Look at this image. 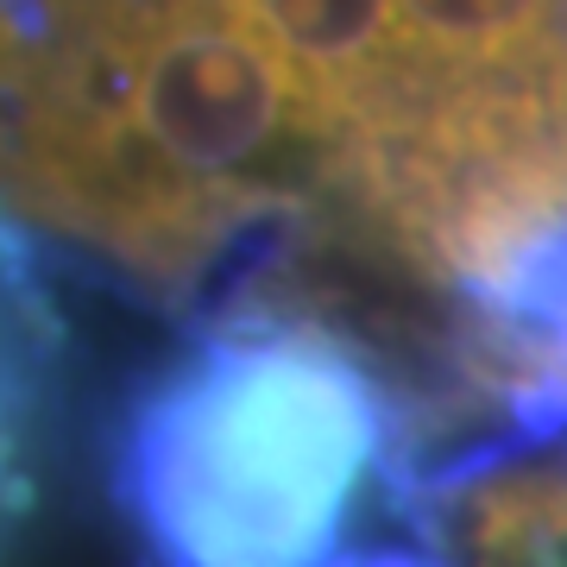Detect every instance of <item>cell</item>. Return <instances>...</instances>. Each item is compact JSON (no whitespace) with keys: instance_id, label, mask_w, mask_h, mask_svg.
<instances>
[{"instance_id":"cell-1","label":"cell","mask_w":567,"mask_h":567,"mask_svg":"<svg viewBox=\"0 0 567 567\" xmlns=\"http://www.w3.org/2000/svg\"><path fill=\"white\" fill-rule=\"evenodd\" d=\"M379 391L322 334L221 341L152 391L126 498L164 567H328Z\"/></svg>"},{"instance_id":"cell-2","label":"cell","mask_w":567,"mask_h":567,"mask_svg":"<svg viewBox=\"0 0 567 567\" xmlns=\"http://www.w3.org/2000/svg\"><path fill=\"white\" fill-rule=\"evenodd\" d=\"M328 567H442V561L410 555V548H372V555H341V561H328Z\"/></svg>"}]
</instances>
